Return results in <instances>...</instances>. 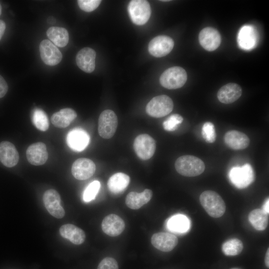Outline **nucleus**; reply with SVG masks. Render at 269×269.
<instances>
[{"label": "nucleus", "instance_id": "1", "mask_svg": "<svg viewBox=\"0 0 269 269\" xmlns=\"http://www.w3.org/2000/svg\"><path fill=\"white\" fill-rule=\"evenodd\" d=\"M200 203L206 212L212 217L219 218L226 211V204L222 198L216 192L206 190L199 197Z\"/></svg>", "mask_w": 269, "mask_h": 269}, {"label": "nucleus", "instance_id": "2", "mask_svg": "<svg viewBox=\"0 0 269 269\" xmlns=\"http://www.w3.org/2000/svg\"><path fill=\"white\" fill-rule=\"evenodd\" d=\"M175 168L180 174L194 177L202 173L205 168L204 162L193 155H185L178 157L175 162Z\"/></svg>", "mask_w": 269, "mask_h": 269}, {"label": "nucleus", "instance_id": "3", "mask_svg": "<svg viewBox=\"0 0 269 269\" xmlns=\"http://www.w3.org/2000/svg\"><path fill=\"white\" fill-rule=\"evenodd\" d=\"M187 75L181 67H170L163 72L159 78L160 84L168 89H176L182 87L186 83Z\"/></svg>", "mask_w": 269, "mask_h": 269}, {"label": "nucleus", "instance_id": "4", "mask_svg": "<svg viewBox=\"0 0 269 269\" xmlns=\"http://www.w3.org/2000/svg\"><path fill=\"white\" fill-rule=\"evenodd\" d=\"M232 183L239 189L247 187L255 180V172L252 166L246 163L241 167H233L229 173Z\"/></svg>", "mask_w": 269, "mask_h": 269}, {"label": "nucleus", "instance_id": "5", "mask_svg": "<svg viewBox=\"0 0 269 269\" xmlns=\"http://www.w3.org/2000/svg\"><path fill=\"white\" fill-rule=\"evenodd\" d=\"M173 108L172 99L167 95H161L153 98L146 106L147 114L153 118H161L169 114Z\"/></svg>", "mask_w": 269, "mask_h": 269}, {"label": "nucleus", "instance_id": "6", "mask_svg": "<svg viewBox=\"0 0 269 269\" xmlns=\"http://www.w3.org/2000/svg\"><path fill=\"white\" fill-rule=\"evenodd\" d=\"M128 10L133 22L139 25L146 23L151 14L149 3L144 0H131L128 5Z\"/></svg>", "mask_w": 269, "mask_h": 269}, {"label": "nucleus", "instance_id": "7", "mask_svg": "<svg viewBox=\"0 0 269 269\" xmlns=\"http://www.w3.org/2000/svg\"><path fill=\"white\" fill-rule=\"evenodd\" d=\"M118 124V118L113 111L106 110L103 111L98 120L99 135L104 138H111L116 133Z\"/></svg>", "mask_w": 269, "mask_h": 269}, {"label": "nucleus", "instance_id": "8", "mask_svg": "<svg viewBox=\"0 0 269 269\" xmlns=\"http://www.w3.org/2000/svg\"><path fill=\"white\" fill-rule=\"evenodd\" d=\"M134 148L135 152L140 159L144 160H148L155 152V141L147 134H141L134 139Z\"/></svg>", "mask_w": 269, "mask_h": 269}, {"label": "nucleus", "instance_id": "9", "mask_svg": "<svg viewBox=\"0 0 269 269\" xmlns=\"http://www.w3.org/2000/svg\"><path fill=\"white\" fill-rule=\"evenodd\" d=\"M45 207L50 215L57 219L62 218L65 212L61 205V197L58 192L54 189L46 190L42 197Z\"/></svg>", "mask_w": 269, "mask_h": 269}, {"label": "nucleus", "instance_id": "10", "mask_svg": "<svg viewBox=\"0 0 269 269\" xmlns=\"http://www.w3.org/2000/svg\"><path fill=\"white\" fill-rule=\"evenodd\" d=\"M39 52L42 60L47 65H56L62 60L61 52L56 46L49 40L44 39L40 42Z\"/></svg>", "mask_w": 269, "mask_h": 269}, {"label": "nucleus", "instance_id": "11", "mask_svg": "<svg viewBox=\"0 0 269 269\" xmlns=\"http://www.w3.org/2000/svg\"><path fill=\"white\" fill-rule=\"evenodd\" d=\"M173 39L166 35H159L149 43V53L155 57H161L169 54L174 46Z\"/></svg>", "mask_w": 269, "mask_h": 269}, {"label": "nucleus", "instance_id": "12", "mask_svg": "<svg viewBox=\"0 0 269 269\" xmlns=\"http://www.w3.org/2000/svg\"><path fill=\"white\" fill-rule=\"evenodd\" d=\"M96 170V165L91 159L87 158H80L72 164L71 172L77 179L84 180L93 176Z\"/></svg>", "mask_w": 269, "mask_h": 269}, {"label": "nucleus", "instance_id": "13", "mask_svg": "<svg viewBox=\"0 0 269 269\" xmlns=\"http://www.w3.org/2000/svg\"><path fill=\"white\" fill-rule=\"evenodd\" d=\"M221 40V35L219 31L211 27L203 28L199 34L200 45L209 51H212L218 48L220 44Z\"/></svg>", "mask_w": 269, "mask_h": 269}, {"label": "nucleus", "instance_id": "14", "mask_svg": "<svg viewBox=\"0 0 269 269\" xmlns=\"http://www.w3.org/2000/svg\"><path fill=\"white\" fill-rule=\"evenodd\" d=\"M28 161L34 165L44 164L48 157V154L45 143L37 142L30 145L26 151Z\"/></svg>", "mask_w": 269, "mask_h": 269}, {"label": "nucleus", "instance_id": "15", "mask_svg": "<svg viewBox=\"0 0 269 269\" xmlns=\"http://www.w3.org/2000/svg\"><path fill=\"white\" fill-rule=\"evenodd\" d=\"M151 243L158 250L168 252L177 246L178 240L174 235L166 232H158L152 236Z\"/></svg>", "mask_w": 269, "mask_h": 269}, {"label": "nucleus", "instance_id": "16", "mask_svg": "<svg viewBox=\"0 0 269 269\" xmlns=\"http://www.w3.org/2000/svg\"><path fill=\"white\" fill-rule=\"evenodd\" d=\"M102 229L111 237L120 235L125 228L124 221L117 215L112 214L106 216L102 221Z\"/></svg>", "mask_w": 269, "mask_h": 269}, {"label": "nucleus", "instance_id": "17", "mask_svg": "<svg viewBox=\"0 0 269 269\" xmlns=\"http://www.w3.org/2000/svg\"><path fill=\"white\" fill-rule=\"evenodd\" d=\"M96 56V52L94 49L90 47H84L76 55V64L82 71L90 73L95 68Z\"/></svg>", "mask_w": 269, "mask_h": 269}, {"label": "nucleus", "instance_id": "18", "mask_svg": "<svg viewBox=\"0 0 269 269\" xmlns=\"http://www.w3.org/2000/svg\"><path fill=\"white\" fill-rule=\"evenodd\" d=\"M89 140V135L81 129L77 128L71 130L67 136L68 146L76 151L83 150L87 146Z\"/></svg>", "mask_w": 269, "mask_h": 269}, {"label": "nucleus", "instance_id": "19", "mask_svg": "<svg viewBox=\"0 0 269 269\" xmlns=\"http://www.w3.org/2000/svg\"><path fill=\"white\" fill-rule=\"evenodd\" d=\"M19 160L18 152L13 143L7 141L0 143V161L6 167L16 165Z\"/></svg>", "mask_w": 269, "mask_h": 269}, {"label": "nucleus", "instance_id": "20", "mask_svg": "<svg viewBox=\"0 0 269 269\" xmlns=\"http://www.w3.org/2000/svg\"><path fill=\"white\" fill-rule=\"evenodd\" d=\"M242 93V88L239 85L230 83L222 86L219 90L217 97L220 102L228 104L237 101Z\"/></svg>", "mask_w": 269, "mask_h": 269}, {"label": "nucleus", "instance_id": "21", "mask_svg": "<svg viewBox=\"0 0 269 269\" xmlns=\"http://www.w3.org/2000/svg\"><path fill=\"white\" fill-rule=\"evenodd\" d=\"M226 144L234 150H240L247 148L250 144L249 137L244 133L233 130L227 132L224 136Z\"/></svg>", "mask_w": 269, "mask_h": 269}, {"label": "nucleus", "instance_id": "22", "mask_svg": "<svg viewBox=\"0 0 269 269\" xmlns=\"http://www.w3.org/2000/svg\"><path fill=\"white\" fill-rule=\"evenodd\" d=\"M238 42L243 49L248 50L255 48L257 42V34L255 29L250 25L243 26L239 32Z\"/></svg>", "mask_w": 269, "mask_h": 269}, {"label": "nucleus", "instance_id": "23", "mask_svg": "<svg viewBox=\"0 0 269 269\" xmlns=\"http://www.w3.org/2000/svg\"><path fill=\"white\" fill-rule=\"evenodd\" d=\"M60 235L75 245L82 244L85 240L86 235L83 230L75 225L67 224L59 229Z\"/></svg>", "mask_w": 269, "mask_h": 269}, {"label": "nucleus", "instance_id": "24", "mask_svg": "<svg viewBox=\"0 0 269 269\" xmlns=\"http://www.w3.org/2000/svg\"><path fill=\"white\" fill-rule=\"evenodd\" d=\"M152 196V191L150 189H146L141 193L131 192L126 198L127 206L134 210L138 209L143 205L148 203Z\"/></svg>", "mask_w": 269, "mask_h": 269}, {"label": "nucleus", "instance_id": "25", "mask_svg": "<svg viewBox=\"0 0 269 269\" xmlns=\"http://www.w3.org/2000/svg\"><path fill=\"white\" fill-rule=\"evenodd\" d=\"M76 112L71 108H64L54 113L51 117L52 124L58 128H65L77 117Z\"/></svg>", "mask_w": 269, "mask_h": 269}, {"label": "nucleus", "instance_id": "26", "mask_svg": "<svg viewBox=\"0 0 269 269\" xmlns=\"http://www.w3.org/2000/svg\"><path fill=\"white\" fill-rule=\"evenodd\" d=\"M130 178L127 174L118 172L113 174L109 179L107 186L113 193L118 194L124 191L128 187Z\"/></svg>", "mask_w": 269, "mask_h": 269}, {"label": "nucleus", "instance_id": "27", "mask_svg": "<svg viewBox=\"0 0 269 269\" xmlns=\"http://www.w3.org/2000/svg\"><path fill=\"white\" fill-rule=\"evenodd\" d=\"M46 35L55 46L59 47H65L69 42L68 32L63 27L51 26L47 29Z\"/></svg>", "mask_w": 269, "mask_h": 269}, {"label": "nucleus", "instance_id": "28", "mask_svg": "<svg viewBox=\"0 0 269 269\" xmlns=\"http://www.w3.org/2000/svg\"><path fill=\"white\" fill-rule=\"evenodd\" d=\"M248 219L251 225L258 231L265 230L268 224V214L262 209H255L251 211Z\"/></svg>", "mask_w": 269, "mask_h": 269}, {"label": "nucleus", "instance_id": "29", "mask_svg": "<svg viewBox=\"0 0 269 269\" xmlns=\"http://www.w3.org/2000/svg\"><path fill=\"white\" fill-rule=\"evenodd\" d=\"M190 223L186 216L181 214L174 215L168 221L167 226L171 231L183 233L187 231Z\"/></svg>", "mask_w": 269, "mask_h": 269}, {"label": "nucleus", "instance_id": "30", "mask_svg": "<svg viewBox=\"0 0 269 269\" xmlns=\"http://www.w3.org/2000/svg\"><path fill=\"white\" fill-rule=\"evenodd\" d=\"M243 249L242 242L237 238L231 239L224 242L222 246L223 253L227 256L239 255Z\"/></svg>", "mask_w": 269, "mask_h": 269}, {"label": "nucleus", "instance_id": "31", "mask_svg": "<svg viewBox=\"0 0 269 269\" xmlns=\"http://www.w3.org/2000/svg\"><path fill=\"white\" fill-rule=\"evenodd\" d=\"M32 120L34 126L41 131H46L49 128L48 119L42 110L35 109L32 114Z\"/></svg>", "mask_w": 269, "mask_h": 269}, {"label": "nucleus", "instance_id": "32", "mask_svg": "<svg viewBox=\"0 0 269 269\" xmlns=\"http://www.w3.org/2000/svg\"><path fill=\"white\" fill-rule=\"evenodd\" d=\"M183 121V119L180 115L177 114H173L163 122V129L169 132L174 131L178 128Z\"/></svg>", "mask_w": 269, "mask_h": 269}, {"label": "nucleus", "instance_id": "33", "mask_svg": "<svg viewBox=\"0 0 269 269\" xmlns=\"http://www.w3.org/2000/svg\"><path fill=\"white\" fill-rule=\"evenodd\" d=\"M202 135L206 142L213 143L216 140V132L214 125L209 122H206L202 128Z\"/></svg>", "mask_w": 269, "mask_h": 269}, {"label": "nucleus", "instance_id": "34", "mask_svg": "<svg viewBox=\"0 0 269 269\" xmlns=\"http://www.w3.org/2000/svg\"><path fill=\"white\" fill-rule=\"evenodd\" d=\"M100 187L99 181L96 180L91 182L87 187L84 192V200L85 202H89L94 199L99 191Z\"/></svg>", "mask_w": 269, "mask_h": 269}, {"label": "nucleus", "instance_id": "35", "mask_svg": "<svg viewBox=\"0 0 269 269\" xmlns=\"http://www.w3.org/2000/svg\"><path fill=\"white\" fill-rule=\"evenodd\" d=\"M100 0H78L79 7L84 11L91 12L96 9L101 2Z\"/></svg>", "mask_w": 269, "mask_h": 269}, {"label": "nucleus", "instance_id": "36", "mask_svg": "<svg viewBox=\"0 0 269 269\" xmlns=\"http://www.w3.org/2000/svg\"><path fill=\"white\" fill-rule=\"evenodd\" d=\"M97 269H119L116 260L111 257L103 259L99 264Z\"/></svg>", "mask_w": 269, "mask_h": 269}, {"label": "nucleus", "instance_id": "37", "mask_svg": "<svg viewBox=\"0 0 269 269\" xmlns=\"http://www.w3.org/2000/svg\"><path fill=\"white\" fill-rule=\"evenodd\" d=\"M7 90V84L4 79L0 75V98L5 95Z\"/></svg>", "mask_w": 269, "mask_h": 269}, {"label": "nucleus", "instance_id": "38", "mask_svg": "<svg viewBox=\"0 0 269 269\" xmlns=\"http://www.w3.org/2000/svg\"><path fill=\"white\" fill-rule=\"evenodd\" d=\"M6 28V25L5 22L0 20V40H1Z\"/></svg>", "mask_w": 269, "mask_h": 269}, {"label": "nucleus", "instance_id": "39", "mask_svg": "<svg viewBox=\"0 0 269 269\" xmlns=\"http://www.w3.org/2000/svg\"><path fill=\"white\" fill-rule=\"evenodd\" d=\"M263 211H264L266 213L268 214L269 212V200L268 198L267 200L266 201L265 203L263 206V209H262Z\"/></svg>", "mask_w": 269, "mask_h": 269}, {"label": "nucleus", "instance_id": "40", "mask_svg": "<svg viewBox=\"0 0 269 269\" xmlns=\"http://www.w3.org/2000/svg\"><path fill=\"white\" fill-rule=\"evenodd\" d=\"M265 264L266 266L269 267V249H268L266 252V256H265Z\"/></svg>", "mask_w": 269, "mask_h": 269}, {"label": "nucleus", "instance_id": "41", "mask_svg": "<svg viewBox=\"0 0 269 269\" xmlns=\"http://www.w3.org/2000/svg\"><path fill=\"white\" fill-rule=\"evenodd\" d=\"M1 5L0 4V15H1Z\"/></svg>", "mask_w": 269, "mask_h": 269}, {"label": "nucleus", "instance_id": "42", "mask_svg": "<svg viewBox=\"0 0 269 269\" xmlns=\"http://www.w3.org/2000/svg\"><path fill=\"white\" fill-rule=\"evenodd\" d=\"M238 269V268H234V269Z\"/></svg>", "mask_w": 269, "mask_h": 269}]
</instances>
